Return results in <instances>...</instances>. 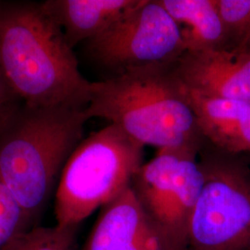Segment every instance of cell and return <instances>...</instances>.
<instances>
[{"label": "cell", "instance_id": "cell-2", "mask_svg": "<svg viewBox=\"0 0 250 250\" xmlns=\"http://www.w3.org/2000/svg\"><path fill=\"white\" fill-rule=\"evenodd\" d=\"M173 64L92 82L85 113L118 126L138 143L161 149L200 150L205 139Z\"/></svg>", "mask_w": 250, "mask_h": 250}, {"label": "cell", "instance_id": "cell-18", "mask_svg": "<svg viewBox=\"0 0 250 250\" xmlns=\"http://www.w3.org/2000/svg\"><path fill=\"white\" fill-rule=\"evenodd\" d=\"M241 50H244V51H247V52H249L250 53V38L248 39V41L246 42V44L242 46L241 48H240Z\"/></svg>", "mask_w": 250, "mask_h": 250}, {"label": "cell", "instance_id": "cell-20", "mask_svg": "<svg viewBox=\"0 0 250 250\" xmlns=\"http://www.w3.org/2000/svg\"></svg>", "mask_w": 250, "mask_h": 250}, {"label": "cell", "instance_id": "cell-12", "mask_svg": "<svg viewBox=\"0 0 250 250\" xmlns=\"http://www.w3.org/2000/svg\"><path fill=\"white\" fill-rule=\"evenodd\" d=\"M178 28L186 52L227 48L215 0H159Z\"/></svg>", "mask_w": 250, "mask_h": 250}, {"label": "cell", "instance_id": "cell-1", "mask_svg": "<svg viewBox=\"0 0 250 250\" xmlns=\"http://www.w3.org/2000/svg\"><path fill=\"white\" fill-rule=\"evenodd\" d=\"M0 67L22 103L86 108L92 82L42 3L0 4Z\"/></svg>", "mask_w": 250, "mask_h": 250}, {"label": "cell", "instance_id": "cell-15", "mask_svg": "<svg viewBox=\"0 0 250 250\" xmlns=\"http://www.w3.org/2000/svg\"><path fill=\"white\" fill-rule=\"evenodd\" d=\"M228 49H240L250 36V0H215Z\"/></svg>", "mask_w": 250, "mask_h": 250}, {"label": "cell", "instance_id": "cell-13", "mask_svg": "<svg viewBox=\"0 0 250 250\" xmlns=\"http://www.w3.org/2000/svg\"><path fill=\"white\" fill-rule=\"evenodd\" d=\"M188 150L191 148L158 150L151 161L144 163L133 179L131 188L155 230L173 187L180 161Z\"/></svg>", "mask_w": 250, "mask_h": 250}, {"label": "cell", "instance_id": "cell-6", "mask_svg": "<svg viewBox=\"0 0 250 250\" xmlns=\"http://www.w3.org/2000/svg\"><path fill=\"white\" fill-rule=\"evenodd\" d=\"M85 44L91 58L111 76L172 65L186 52L178 28L159 0H142Z\"/></svg>", "mask_w": 250, "mask_h": 250}, {"label": "cell", "instance_id": "cell-3", "mask_svg": "<svg viewBox=\"0 0 250 250\" xmlns=\"http://www.w3.org/2000/svg\"><path fill=\"white\" fill-rule=\"evenodd\" d=\"M85 108L22 104L0 126V182L32 222L82 142Z\"/></svg>", "mask_w": 250, "mask_h": 250}, {"label": "cell", "instance_id": "cell-4", "mask_svg": "<svg viewBox=\"0 0 250 250\" xmlns=\"http://www.w3.org/2000/svg\"><path fill=\"white\" fill-rule=\"evenodd\" d=\"M144 146L114 125L82 140L63 168L55 194L56 225L78 226L131 187Z\"/></svg>", "mask_w": 250, "mask_h": 250}, {"label": "cell", "instance_id": "cell-16", "mask_svg": "<svg viewBox=\"0 0 250 250\" xmlns=\"http://www.w3.org/2000/svg\"><path fill=\"white\" fill-rule=\"evenodd\" d=\"M30 224L22 208L0 182V250L20 233L30 229Z\"/></svg>", "mask_w": 250, "mask_h": 250}, {"label": "cell", "instance_id": "cell-8", "mask_svg": "<svg viewBox=\"0 0 250 250\" xmlns=\"http://www.w3.org/2000/svg\"><path fill=\"white\" fill-rule=\"evenodd\" d=\"M82 250H165L131 187L102 208Z\"/></svg>", "mask_w": 250, "mask_h": 250}, {"label": "cell", "instance_id": "cell-9", "mask_svg": "<svg viewBox=\"0 0 250 250\" xmlns=\"http://www.w3.org/2000/svg\"><path fill=\"white\" fill-rule=\"evenodd\" d=\"M185 89L206 142L226 153L250 155V102L205 97Z\"/></svg>", "mask_w": 250, "mask_h": 250}, {"label": "cell", "instance_id": "cell-10", "mask_svg": "<svg viewBox=\"0 0 250 250\" xmlns=\"http://www.w3.org/2000/svg\"><path fill=\"white\" fill-rule=\"evenodd\" d=\"M198 153L192 149L184 153L170 196L156 225L165 250H188L189 225L204 183Z\"/></svg>", "mask_w": 250, "mask_h": 250}, {"label": "cell", "instance_id": "cell-11", "mask_svg": "<svg viewBox=\"0 0 250 250\" xmlns=\"http://www.w3.org/2000/svg\"><path fill=\"white\" fill-rule=\"evenodd\" d=\"M142 0H47L46 12L62 28L70 46L87 42L114 24Z\"/></svg>", "mask_w": 250, "mask_h": 250}, {"label": "cell", "instance_id": "cell-5", "mask_svg": "<svg viewBox=\"0 0 250 250\" xmlns=\"http://www.w3.org/2000/svg\"><path fill=\"white\" fill-rule=\"evenodd\" d=\"M204 183L187 250H250V157L205 142L198 153Z\"/></svg>", "mask_w": 250, "mask_h": 250}, {"label": "cell", "instance_id": "cell-17", "mask_svg": "<svg viewBox=\"0 0 250 250\" xmlns=\"http://www.w3.org/2000/svg\"><path fill=\"white\" fill-rule=\"evenodd\" d=\"M22 104L0 67V126Z\"/></svg>", "mask_w": 250, "mask_h": 250}, {"label": "cell", "instance_id": "cell-19", "mask_svg": "<svg viewBox=\"0 0 250 250\" xmlns=\"http://www.w3.org/2000/svg\"></svg>", "mask_w": 250, "mask_h": 250}, {"label": "cell", "instance_id": "cell-14", "mask_svg": "<svg viewBox=\"0 0 250 250\" xmlns=\"http://www.w3.org/2000/svg\"><path fill=\"white\" fill-rule=\"evenodd\" d=\"M78 226L30 228L2 250H74Z\"/></svg>", "mask_w": 250, "mask_h": 250}, {"label": "cell", "instance_id": "cell-7", "mask_svg": "<svg viewBox=\"0 0 250 250\" xmlns=\"http://www.w3.org/2000/svg\"><path fill=\"white\" fill-rule=\"evenodd\" d=\"M183 85L199 95L250 102V53L241 49L185 52L173 64Z\"/></svg>", "mask_w": 250, "mask_h": 250}]
</instances>
